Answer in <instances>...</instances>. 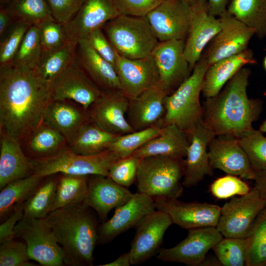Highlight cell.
Masks as SVG:
<instances>
[{
  "mask_svg": "<svg viewBox=\"0 0 266 266\" xmlns=\"http://www.w3.org/2000/svg\"><path fill=\"white\" fill-rule=\"evenodd\" d=\"M50 84L34 70L13 62L0 65V132L21 142L42 121Z\"/></svg>",
  "mask_w": 266,
  "mask_h": 266,
  "instance_id": "cell-1",
  "label": "cell"
},
{
  "mask_svg": "<svg viewBox=\"0 0 266 266\" xmlns=\"http://www.w3.org/2000/svg\"><path fill=\"white\" fill-rule=\"evenodd\" d=\"M251 73L249 68H241L217 95L203 102L202 122L215 136L239 139L259 117L261 102L249 99L247 93Z\"/></svg>",
  "mask_w": 266,
  "mask_h": 266,
  "instance_id": "cell-2",
  "label": "cell"
},
{
  "mask_svg": "<svg viewBox=\"0 0 266 266\" xmlns=\"http://www.w3.org/2000/svg\"><path fill=\"white\" fill-rule=\"evenodd\" d=\"M45 220L51 228L69 266L93 265L100 225L92 209L83 203L50 212Z\"/></svg>",
  "mask_w": 266,
  "mask_h": 266,
  "instance_id": "cell-3",
  "label": "cell"
},
{
  "mask_svg": "<svg viewBox=\"0 0 266 266\" xmlns=\"http://www.w3.org/2000/svg\"><path fill=\"white\" fill-rule=\"evenodd\" d=\"M209 66L201 57L190 75L165 99L166 112L162 126L173 124L191 135L202 121V107L200 102L204 76Z\"/></svg>",
  "mask_w": 266,
  "mask_h": 266,
  "instance_id": "cell-4",
  "label": "cell"
},
{
  "mask_svg": "<svg viewBox=\"0 0 266 266\" xmlns=\"http://www.w3.org/2000/svg\"><path fill=\"white\" fill-rule=\"evenodd\" d=\"M185 169L182 158L158 155L141 159L136 179L138 191L153 198L178 199L183 192L180 180Z\"/></svg>",
  "mask_w": 266,
  "mask_h": 266,
  "instance_id": "cell-5",
  "label": "cell"
},
{
  "mask_svg": "<svg viewBox=\"0 0 266 266\" xmlns=\"http://www.w3.org/2000/svg\"><path fill=\"white\" fill-rule=\"evenodd\" d=\"M102 28L118 54L129 59L151 55L160 42L146 16L121 14Z\"/></svg>",
  "mask_w": 266,
  "mask_h": 266,
  "instance_id": "cell-6",
  "label": "cell"
},
{
  "mask_svg": "<svg viewBox=\"0 0 266 266\" xmlns=\"http://www.w3.org/2000/svg\"><path fill=\"white\" fill-rule=\"evenodd\" d=\"M120 158L110 149L96 155H83L67 146L51 156L30 160L33 173L42 177L59 173L108 176L110 166Z\"/></svg>",
  "mask_w": 266,
  "mask_h": 266,
  "instance_id": "cell-7",
  "label": "cell"
},
{
  "mask_svg": "<svg viewBox=\"0 0 266 266\" xmlns=\"http://www.w3.org/2000/svg\"><path fill=\"white\" fill-rule=\"evenodd\" d=\"M15 237L24 241L31 259L40 265H65L64 251L45 218L23 217L15 228Z\"/></svg>",
  "mask_w": 266,
  "mask_h": 266,
  "instance_id": "cell-8",
  "label": "cell"
},
{
  "mask_svg": "<svg viewBox=\"0 0 266 266\" xmlns=\"http://www.w3.org/2000/svg\"><path fill=\"white\" fill-rule=\"evenodd\" d=\"M266 205V200L254 187L221 207L216 228L224 237L245 238Z\"/></svg>",
  "mask_w": 266,
  "mask_h": 266,
  "instance_id": "cell-9",
  "label": "cell"
},
{
  "mask_svg": "<svg viewBox=\"0 0 266 266\" xmlns=\"http://www.w3.org/2000/svg\"><path fill=\"white\" fill-rule=\"evenodd\" d=\"M221 28L204 50L201 57L211 65L248 49L255 31L227 10L219 17Z\"/></svg>",
  "mask_w": 266,
  "mask_h": 266,
  "instance_id": "cell-10",
  "label": "cell"
},
{
  "mask_svg": "<svg viewBox=\"0 0 266 266\" xmlns=\"http://www.w3.org/2000/svg\"><path fill=\"white\" fill-rule=\"evenodd\" d=\"M194 0H162L146 16L160 42L185 40Z\"/></svg>",
  "mask_w": 266,
  "mask_h": 266,
  "instance_id": "cell-11",
  "label": "cell"
},
{
  "mask_svg": "<svg viewBox=\"0 0 266 266\" xmlns=\"http://www.w3.org/2000/svg\"><path fill=\"white\" fill-rule=\"evenodd\" d=\"M223 236L215 227L189 229L187 237L175 246L160 249L157 258L163 262L201 266L207 253Z\"/></svg>",
  "mask_w": 266,
  "mask_h": 266,
  "instance_id": "cell-12",
  "label": "cell"
},
{
  "mask_svg": "<svg viewBox=\"0 0 266 266\" xmlns=\"http://www.w3.org/2000/svg\"><path fill=\"white\" fill-rule=\"evenodd\" d=\"M51 100H69L88 110L104 94L88 77L78 65L73 62L50 84Z\"/></svg>",
  "mask_w": 266,
  "mask_h": 266,
  "instance_id": "cell-13",
  "label": "cell"
},
{
  "mask_svg": "<svg viewBox=\"0 0 266 266\" xmlns=\"http://www.w3.org/2000/svg\"><path fill=\"white\" fill-rule=\"evenodd\" d=\"M156 208L167 214L181 228L216 227L221 214V207L206 202H184L178 199L154 198Z\"/></svg>",
  "mask_w": 266,
  "mask_h": 266,
  "instance_id": "cell-14",
  "label": "cell"
},
{
  "mask_svg": "<svg viewBox=\"0 0 266 266\" xmlns=\"http://www.w3.org/2000/svg\"><path fill=\"white\" fill-rule=\"evenodd\" d=\"M172 224L167 214L157 209L137 224L129 251L132 265L143 263L158 252L164 234Z\"/></svg>",
  "mask_w": 266,
  "mask_h": 266,
  "instance_id": "cell-15",
  "label": "cell"
},
{
  "mask_svg": "<svg viewBox=\"0 0 266 266\" xmlns=\"http://www.w3.org/2000/svg\"><path fill=\"white\" fill-rule=\"evenodd\" d=\"M221 28L218 17L210 14L205 0L192 2L184 54L192 71L207 44Z\"/></svg>",
  "mask_w": 266,
  "mask_h": 266,
  "instance_id": "cell-16",
  "label": "cell"
},
{
  "mask_svg": "<svg viewBox=\"0 0 266 266\" xmlns=\"http://www.w3.org/2000/svg\"><path fill=\"white\" fill-rule=\"evenodd\" d=\"M185 41L172 39L159 42L151 54L159 71L160 81L169 95L192 72L184 54Z\"/></svg>",
  "mask_w": 266,
  "mask_h": 266,
  "instance_id": "cell-17",
  "label": "cell"
},
{
  "mask_svg": "<svg viewBox=\"0 0 266 266\" xmlns=\"http://www.w3.org/2000/svg\"><path fill=\"white\" fill-rule=\"evenodd\" d=\"M208 153L213 169H219L228 174L254 180L256 172L238 138L215 136L209 144Z\"/></svg>",
  "mask_w": 266,
  "mask_h": 266,
  "instance_id": "cell-18",
  "label": "cell"
},
{
  "mask_svg": "<svg viewBox=\"0 0 266 266\" xmlns=\"http://www.w3.org/2000/svg\"><path fill=\"white\" fill-rule=\"evenodd\" d=\"M114 215L100 225L98 244L111 242L156 210L154 199L141 193L133 194L126 203L115 208Z\"/></svg>",
  "mask_w": 266,
  "mask_h": 266,
  "instance_id": "cell-19",
  "label": "cell"
},
{
  "mask_svg": "<svg viewBox=\"0 0 266 266\" xmlns=\"http://www.w3.org/2000/svg\"><path fill=\"white\" fill-rule=\"evenodd\" d=\"M168 95L159 81L136 97L129 99L127 119L134 131L161 126L166 112L165 99Z\"/></svg>",
  "mask_w": 266,
  "mask_h": 266,
  "instance_id": "cell-20",
  "label": "cell"
},
{
  "mask_svg": "<svg viewBox=\"0 0 266 266\" xmlns=\"http://www.w3.org/2000/svg\"><path fill=\"white\" fill-rule=\"evenodd\" d=\"M115 69L122 91L129 99L136 97L160 81L159 71L152 55L132 59L118 53Z\"/></svg>",
  "mask_w": 266,
  "mask_h": 266,
  "instance_id": "cell-21",
  "label": "cell"
},
{
  "mask_svg": "<svg viewBox=\"0 0 266 266\" xmlns=\"http://www.w3.org/2000/svg\"><path fill=\"white\" fill-rule=\"evenodd\" d=\"M121 14L113 0H86L64 27L68 41L78 42Z\"/></svg>",
  "mask_w": 266,
  "mask_h": 266,
  "instance_id": "cell-22",
  "label": "cell"
},
{
  "mask_svg": "<svg viewBox=\"0 0 266 266\" xmlns=\"http://www.w3.org/2000/svg\"><path fill=\"white\" fill-rule=\"evenodd\" d=\"M129 98L122 90L103 94L88 110L90 119L104 130L120 135L134 130L125 114Z\"/></svg>",
  "mask_w": 266,
  "mask_h": 266,
  "instance_id": "cell-23",
  "label": "cell"
},
{
  "mask_svg": "<svg viewBox=\"0 0 266 266\" xmlns=\"http://www.w3.org/2000/svg\"><path fill=\"white\" fill-rule=\"evenodd\" d=\"M133 193L107 176L89 175L88 189L83 204L94 209L103 222L113 208L128 202Z\"/></svg>",
  "mask_w": 266,
  "mask_h": 266,
  "instance_id": "cell-24",
  "label": "cell"
},
{
  "mask_svg": "<svg viewBox=\"0 0 266 266\" xmlns=\"http://www.w3.org/2000/svg\"><path fill=\"white\" fill-rule=\"evenodd\" d=\"M214 134L204 126L202 121L191 136L185 162V173L182 184L187 188L197 185L207 176L213 174L209 161L208 147Z\"/></svg>",
  "mask_w": 266,
  "mask_h": 266,
  "instance_id": "cell-25",
  "label": "cell"
},
{
  "mask_svg": "<svg viewBox=\"0 0 266 266\" xmlns=\"http://www.w3.org/2000/svg\"><path fill=\"white\" fill-rule=\"evenodd\" d=\"M77 48L76 59L78 65L104 94L122 90L114 66L94 50L87 38L80 39Z\"/></svg>",
  "mask_w": 266,
  "mask_h": 266,
  "instance_id": "cell-26",
  "label": "cell"
},
{
  "mask_svg": "<svg viewBox=\"0 0 266 266\" xmlns=\"http://www.w3.org/2000/svg\"><path fill=\"white\" fill-rule=\"evenodd\" d=\"M90 120L88 110L69 100H51L42 117V121L62 134L68 144Z\"/></svg>",
  "mask_w": 266,
  "mask_h": 266,
  "instance_id": "cell-27",
  "label": "cell"
},
{
  "mask_svg": "<svg viewBox=\"0 0 266 266\" xmlns=\"http://www.w3.org/2000/svg\"><path fill=\"white\" fill-rule=\"evenodd\" d=\"M0 189L9 182L33 174L30 159L18 139L0 133Z\"/></svg>",
  "mask_w": 266,
  "mask_h": 266,
  "instance_id": "cell-28",
  "label": "cell"
},
{
  "mask_svg": "<svg viewBox=\"0 0 266 266\" xmlns=\"http://www.w3.org/2000/svg\"><path fill=\"white\" fill-rule=\"evenodd\" d=\"M251 49L221 59L210 65L205 74L201 92L206 99L217 95L226 83L245 65L255 64Z\"/></svg>",
  "mask_w": 266,
  "mask_h": 266,
  "instance_id": "cell-29",
  "label": "cell"
},
{
  "mask_svg": "<svg viewBox=\"0 0 266 266\" xmlns=\"http://www.w3.org/2000/svg\"><path fill=\"white\" fill-rule=\"evenodd\" d=\"M191 138L178 127L169 124L164 126L161 133L150 140L131 155L139 159L152 156H170L186 157Z\"/></svg>",
  "mask_w": 266,
  "mask_h": 266,
  "instance_id": "cell-30",
  "label": "cell"
},
{
  "mask_svg": "<svg viewBox=\"0 0 266 266\" xmlns=\"http://www.w3.org/2000/svg\"><path fill=\"white\" fill-rule=\"evenodd\" d=\"M21 144L23 151L29 159L51 156L68 146L66 138L42 120L28 134Z\"/></svg>",
  "mask_w": 266,
  "mask_h": 266,
  "instance_id": "cell-31",
  "label": "cell"
},
{
  "mask_svg": "<svg viewBox=\"0 0 266 266\" xmlns=\"http://www.w3.org/2000/svg\"><path fill=\"white\" fill-rule=\"evenodd\" d=\"M119 135L104 130L90 120L78 130L68 146L78 154L96 155L108 149Z\"/></svg>",
  "mask_w": 266,
  "mask_h": 266,
  "instance_id": "cell-32",
  "label": "cell"
},
{
  "mask_svg": "<svg viewBox=\"0 0 266 266\" xmlns=\"http://www.w3.org/2000/svg\"><path fill=\"white\" fill-rule=\"evenodd\" d=\"M46 177V176H45ZM45 177L35 173L8 183L0 193V219L3 222L18 204L25 203Z\"/></svg>",
  "mask_w": 266,
  "mask_h": 266,
  "instance_id": "cell-33",
  "label": "cell"
},
{
  "mask_svg": "<svg viewBox=\"0 0 266 266\" xmlns=\"http://www.w3.org/2000/svg\"><path fill=\"white\" fill-rule=\"evenodd\" d=\"M88 179L89 175L59 173L51 211L83 203L88 192Z\"/></svg>",
  "mask_w": 266,
  "mask_h": 266,
  "instance_id": "cell-34",
  "label": "cell"
},
{
  "mask_svg": "<svg viewBox=\"0 0 266 266\" xmlns=\"http://www.w3.org/2000/svg\"><path fill=\"white\" fill-rule=\"evenodd\" d=\"M77 45L76 42L68 41L59 49L42 52L34 70L42 79L51 84L75 59Z\"/></svg>",
  "mask_w": 266,
  "mask_h": 266,
  "instance_id": "cell-35",
  "label": "cell"
},
{
  "mask_svg": "<svg viewBox=\"0 0 266 266\" xmlns=\"http://www.w3.org/2000/svg\"><path fill=\"white\" fill-rule=\"evenodd\" d=\"M227 11L253 29L259 38L266 37V0H230Z\"/></svg>",
  "mask_w": 266,
  "mask_h": 266,
  "instance_id": "cell-36",
  "label": "cell"
},
{
  "mask_svg": "<svg viewBox=\"0 0 266 266\" xmlns=\"http://www.w3.org/2000/svg\"><path fill=\"white\" fill-rule=\"evenodd\" d=\"M58 173L46 176L25 202L24 217L45 218L51 211L54 200Z\"/></svg>",
  "mask_w": 266,
  "mask_h": 266,
  "instance_id": "cell-37",
  "label": "cell"
},
{
  "mask_svg": "<svg viewBox=\"0 0 266 266\" xmlns=\"http://www.w3.org/2000/svg\"><path fill=\"white\" fill-rule=\"evenodd\" d=\"M6 8L14 22L31 26L54 20L46 0H11Z\"/></svg>",
  "mask_w": 266,
  "mask_h": 266,
  "instance_id": "cell-38",
  "label": "cell"
},
{
  "mask_svg": "<svg viewBox=\"0 0 266 266\" xmlns=\"http://www.w3.org/2000/svg\"><path fill=\"white\" fill-rule=\"evenodd\" d=\"M245 239L246 266H266V205Z\"/></svg>",
  "mask_w": 266,
  "mask_h": 266,
  "instance_id": "cell-39",
  "label": "cell"
},
{
  "mask_svg": "<svg viewBox=\"0 0 266 266\" xmlns=\"http://www.w3.org/2000/svg\"><path fill=\"white\" fill-rule=\"evenodd\" d=\"M163 127L155 125L118 136L110 144L108 149L121 158L131 155L151 139L158 135Z\"/></svg>",
  "mask_w": 266,
  "mask_h": 266,
  "instance_id": "cell-40",
  "label": "cell"
},
{
  "mask_svg": "<svg viewBox=\"0 0 266 266\" xmlns=\"http://www.w3.org/2000/svg\"><path fill=\"white\" fill-rule=\"evenodd\" d=\"M42 52L38 27L31 26L25 33L12 62L34 70L39 63Z\"/></svg>",
  "mask_w": 266,
  "mask_h": 266,
  "instance_id": "cell-41",
  "label": "cell"
},
{
  "mask_svg": "<svg viewBox=\"0 0 266 266\" xmlns=\"http://www.w3.org/2000/svg\"><path fill=\"white\" fill-rule=\"evenodd\" d=\"M222 266H246L245 238H222L212 248Z\"/></svg>",
  "mask_w": 266,
  "mask_h": 266,
  "instance_id": "cell-42",
  "label": "cell"
},
{
  "mask_svg": "<svg viewBox=\"0 0 266 266\" xmlns=\"http://www.w3.org/2000/svg\"><path fill=\"white\" fill-rule=\"evenodd\" d=\"M255 172L266 169V137L253 128L238 139Z\"/></svg>",
  "mask_w": 266,
  "mask_h": 266,
  "instance_id": "cell-43",
  "label": "cell"
},
{
  "mask_svg": "<svg viewBox=\"0 0 266 266\" xmlns=\"http://www.w3.org/2000/svg\"><path fill=\"white\" fill-rule=\"evenodd\" d=\"M30 25L14 22L0 37V65L12 62Z\"/></svg>",
  "mask_w": 266,
  "mask_h": 266,
  "instance_id": "cell-44",
  "label": "cell"
},
{
  "mask_svg": "<svg viewBox=\"0 0 266 266\" xmlns=\"http://www.w3.org/2000/svg\"><path fill=\"white\" fill-rule=\"evenodd\" d=\"M31 260L25 242L14 238L0 243V266H37L30 262Z\"/></svg>",
  "mask_w": 266,
  "mask_h": 266,
  "instance_id": "cell-45",
  "label": "cell"
},
{
  "mask_svg": "<svg viewBox=\"0 0 266 266\" xmlns=\"http://www.w3.org/2000/svg\"><path fill=\"white\" fill-rule=\"evenodd\" d=\"M140 160L132 155L119 159L109 168L108 176L122 186L130 187L136 180Z\"/></svg>",
  "mask_w": 266,
  "mask_h": 266,
  "instance_id": "cell-46",
  "label": "cell"
},
{
  "mask_svg": "<svg viewBox=\"0 0 266 266\" xmlns=\"http://www.w3.org/2000/svg\"><path fill=\"white\" fill-rule=\"evenodd\" d=\"M38 27L42 52L56 50L68 41L64 24L55 20L45 21Z\"/></svg>",
  "mask_w": 266,
  "mask_h": 266,
  "instance_id": "cell-47",
  "label": "cell"
},
{
  "mask_svg": "<svg viewBox=\"0 0 266 266\" xmlns=\"http://www.w3.org/2000/svg\"><path fill=\"white\" fill-rule=\"evenodd\" d=\"M251 189L246 182L236 176L230 174L217 179L210 187L212 195L219 199L244 195Z\"/></svg>",
  "mask_w": 266,
  "mask_h": 266,
  "instance_id": "cell-48",
  "label": "cell"
},
{
  "mask_svg": "<svg viewBox=\"0 0 266 266\" xmlns=\"http://www.w3.org/2000/svg\"><path fill=\"white\" fill-rule=\"evenodd\" d=\"M53 18L65 24L78 11L86 0H46Z\"/></svg>",
  "mask_w": 266,
  "mask_h": 266,
  "instance_id": "cell-49",
  "label": "cell"
},
{
  "mask_svg": "<svg viewBox=\"0 0 266 266\" xmlns=\"http://www.w3.org/2000/svg\"><path fill=\"white\" fill-rule=\"evenodd\" d=\"M86 38L94 50L115 68L118 53L104 35L101 28L91 32Z\"/></svg>",
  "mask_w": 266,
  "mask_h": 266,
  "instance_id": "cell-50",
  "label": "cell"
},
{
  "mask_svg": "<svg viewBox=\"0 0 266 266\" xmlns=\"http://www.w3.org/2000/svg\"><path fill=\"white\" fill-rule=\"evenodd\" d=\"M121 14L146 16L162 0H113Z\"/></svg>",
  "mask_w": 266,
  "mask_h": 266,
  "instance_id": "cell-51",
  "label": "cell"
},
{
  "mask_svg": "<svg viewBox=\"0 0 266 266\" xmlns=\"http://www.w3.org/2000/svg\"><path fill=\"white\" fill-rule=\"evenodd\" d=\"M24 203L17 205L0 225V243L15 237V228L24 217Z\"/></svg>",
  "mask_w": 266,
  "mask_h": 266,
  "instance_id": "cell-52",
  "label": "cell"
},
{
  "mask_svg": "<svg viewBox=\"0 0 266 266\" xmlns=\"http://www.w3.org/2000/svg\"><path fill=\"white\" fill-rule=\"evenodd\" d=\"M210 14L219 17L226 10L229 0H205Z\"/></svg>",
  "mask_w": 266,
  "mask_h": 266,
  "instance_id": "cell-53",
  "label": "cell"
},
{
  "mask_svg": "<svg viewBox=\"0 0 266 266\" xmlns=\"http://www.w3.org/2000/svg\"><path fill=\"white\" fill-rule=\"evenodd\" d=\"M14 22L6 7H2L0 10V36L1 37Z\"/></svg>",
  "mask_w": 266,
  "mask_h": 266,
  "instance_id": "cell-54",
  "label": "cell"
},
{
  "mask_svg": "<svg viewBox=\"0 0 266 266\" xmlns=\"http://www.w3.org/2000/svg\"><path fill=\"white\" fill-rule=\"evenodd\" d=\"M254 180V187L266 200V169L256 172Z\"/></svg>",
  "mask_w": 266,
  "mask_h": 266,
  "instance_id": "cell-55",
  "label": "cell"
},
{
  "mask_svg": "<svg viewBox=\"0 0 266 266\" xmlns=\"http://www.w3.org/2000/svg\"><path fill=\"white\" fill-rule=\"evenodd\" d=\"M132 265L129 252L120 255L114 261L100 266H130Z\"/></svg>",
  "mask_w": 266,
  "mask_h": 266,
  "instance_id": "cell-56",
  "label": "cell"
},
{
  "mask_svg": "<svg viewBox=\"0 0 266 266\" xmlns=\"http://www.w3.org/2000/svg\"><path fill=\"white\" fill-rule=\"evenodd\" d=\"M259 130L263 133H266V120L263 123L260 127Z\"/></svg>",
  "mask_w": 266,
  "mask_h": 266,
  "instance_id": "cell-57",
  "label": "cell"
},
{
  "mask_svg": "<svg viewBox=\"0 0 266 266\" xmlns=\"http://www.w3.org/2000/svg\"><path fill=\"white\" fill-rule=\"evenodd\" d=\"M11 0H0V3L2 4L8 3Z\"/></svg>",
  "mask_w": 266,
  "mask_h": 266,
  "instance_id": "cell-58",
  "label": "cell"
},
{
  "mask_svg": "<svg viewBox=\"0 0 266 266\" xmlns=\"http://www.w3.org/2000/svg\"><path fill=\"white\" fill-rule=\"evenodd\" d=\"M264 66L265 68L266 69V56L265 57L264 60Z\"/></svg>",
  "mask_w": 266,
  "mask_h": 266,
  "instance_id": "cell-59",
  "label": "cell"
}]
</instances>
